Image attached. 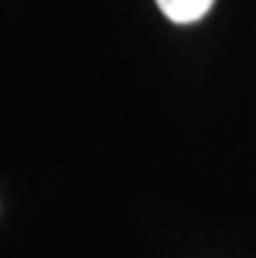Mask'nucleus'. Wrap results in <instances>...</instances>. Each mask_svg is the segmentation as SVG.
Returning a JSON list of instances; mask_svg holds the SVG:
<instances>
[{
    "mask_svg": "<svg viewBox=\"0 0 256 258\" xmlns=\"http://www.w3.org/2000/svg\"><path fill=\"white\" fill-rule=\"evenodd\" d=\"M155 3L173 24H196L209 13L215 0H155Z\"/></svg>",
    "mask_w": 256,
    "mask_h": 258,
    "instance_id": "f257e3e1",
    "label": "nucleus"
}]
</instances>
